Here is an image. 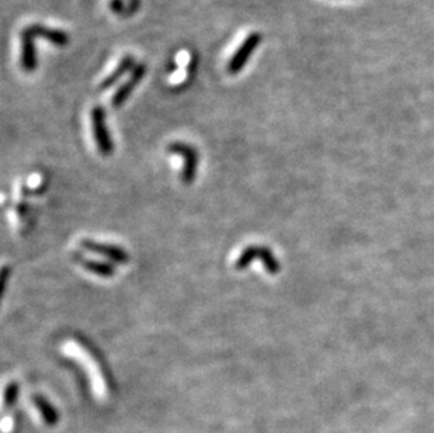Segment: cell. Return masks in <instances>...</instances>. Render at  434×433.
I'll list each match as a JSON object with an SVG mask.
<instances>
[{
	"mask_svg": "<svg viewBox=\"0 0 434 433\" xmlns=\"http://www.w3.org/2000/svg\"><path fill=\"white\" fill-rule=\"evenodd\" d=\"M254 259H260L265 265V269L270 274H277L280 272V265L277 262V259L274 257V255L272 253V250L266 246H257V245H252L243 249L241 256L237 259L235 269L237 270L246 269L254 261Z\"/></svg>",
	"mask_w": 434,
	"mask_h": 433,
	"instance_id": "obj_1",
	"label": "cell"
},
{
	"mask_svg": "<svg viewBox=\"0 0 434 433\" xmlns=\"http://www.w3.org/2000/svg\"><path fill=\"white\" fill-rule=\"evenodd\" d=\"M93 135L99 152L103 156H110L114 152V143L110 137L107 123H106V110L101 106H95L91 111Z\"/></svg>",
	"mask_w": 434,
	"mask_h": 433,
	"instance_id": "obj_2",
	"label": "cell"
},
{
	"mask_svg": "<svg viewBox=\"0 0 434 433\" xmlns=\"http://www.w3.org/2000/svg\"><path fill=\"white\" fill-rule=\"evenodd\" d=\"M167 151L170 154L179 155L184 159L183 170H182V182L184 185H191L197 175V166H198V152L194 147L189 145L186 142H171L167 147Z\"/></svg>",
	"mask_w": 434,
	"mask_h": 433,
	"instance_id": "obj_3",
	"label": "cell"
},
{
	"mask_svg": "<svg viewBox=\"0 0 434 433\" xmlns=\"http://www.w3.org/2000/svg\"><path fill=\"white\" fill-rule=\"evenodd\" d=\"M262 44V34L260 33H250L243 43L241 44V47L237 49V52L230 58V61L228 62V72L230 75H238L245 65L249 62L250 56L253 55L254 49Z\"/></svg>",
	"mask_w": 434,
	"mask_h": 433,
	"instance_id": "obj_4",
	"label": "cell"
},
{
	"mask_svg": "<svg viewBox=\"0 0 434 433\" xmlns=\"http://www.w3.org/2000/svg\"><path fill=\"white\" fill-rule=\"evenodd\" d=\"M36 38H37V36L33 33L30 25H27L25 28H23L21 33H20V41H21L20 65L25 72H34L38 67Z\"/></svg>",
	"mask_w": 434,
	"mask_h": 433,
	"instance_id": "obj_5",
	"label": "cell"
},
{
	"mask_svg": "<svg viewBox=\"0 0 434 433\" xmlns=\"http://www.w3.org/2000/svg\"><path fill=\"white\" fill-rule=\"evenodd\" d=\"M80 246L82 249L88 250V252H93L97 255H101L110 261H112L114 264L119 265H127L130 262V255L125 249L117 246V245H111V244H104V242H97L95 239H88L84 238L80 241Z\"/></svg>",
	"mask_w": 434,
	"mask_h": 433,
	"instance_id": "obj_6",
	"label": "cell"
},
{
	"mask_svg": "<svg viewBox=\"0 0 434 433\" xmlns=\"http://www.w3.org/2000/svg\"><path fill=\"white\" fill-rule=\"evenodd\" d=\"M145 73H147V65H145V64H136L135 68L131 71V76L112 95L111 106L114 108H120V107L124 106V103L128 100V97L135 91L138 83L143 79Z\"/></svg>",
	"mask_w": 434,
	"mask_h": 433,
	"instance_id": "obj_7",
	"label": "cell"
},
{
	"mask_svg": "<svg viewBox=\"0 0 434 433\" xmlns=\"http://www.w3.org/2000/svg\"><path fill=\"white\" fill-rule=\"evenodd\" d=\"M73 261L76 264H79L84 270H88L99 277H103V279H110L114 276L115 273V268L110 264H106V262H99V261H93V259H88L84 257L82 253H77L75 252L72 255Z\"/></svg>",
	"mask_w": 434,
	"mask_h": 433,
	"instance_id": "obj_8",
	"label": "cell"
},
{
	"mask_svg": "<svg viewBox=\"0 0 434 433\" xmlns=\"http://www.w3.org/2000/svg\"><path fill=\"white\" fill-rule=\"evenodd\" d=\"M30 27L37 38H44L56 47H65L69 44V36L62 30H56V28H51L40 23L30 24Z\"/></svg>",
	"mask_w": 434,
	"mask_h": 433,
	"instance_id": "obj_9",
	"label": "cell"
},
{
	"mask_svg": "<svg viewBox=\"0 0 434 433\" xmlns=\"http://www.w3.org/2000/svg\"><path fill=\"white\" fill-rule=\"evenodd\" d=\"M32 402L33 406L37 408L43 422L47 425V426H55L58 422H60V414H58V411L53 408L52 403L43 395L40 394H36L32 397Z\"/></svg>",
	"mask_w": 434,
	"mask_h": 433,
	"instance_id": "obj_10",
	"label": "cell"
},
{
	"mask_svg": "<svg viewBox=\"0 0 434 433\" xmlns=\"http://www.w3.org/2000/svg\"><path fill=\"white\" fill-rule=\"evenodd\" d=\"M135 65H136V62H135V58H134L132 55H125V56H123L120 64L117 65V68L114 69V72H111V73L101 82L100 89H101V91L110 89L111 86L117 83L127 72L132 71V69L135 68Z\"/></svg>",
	"mask_w": 434,
	"mask_h": 433,
	"instance_id": "obj_11",
	"label": "cell"
},
{
	"mask_svg": "<svg viewBox=\"0 0 434 433\" xmlns=\"http://www.w3.org/2000/svg\"><path fill=\"white\" fill-rule=\"evenodd\" d=\"M19 384L17 383H10L8 384L6 390H5V394H3V406L5 407H12L16 403L17 401V397H19Z\"/></svg>",
	"mask_w": 434,
	"mask_h": 433,
	"instance_id": "obj_12",
	"label": "cell"
},
{
	"mask_svg": "<svg viewBox=\"0 0 434 433\" xmlns=\"http://www.w3.org/2000/svg\"><path fill=\"white\" fill-rule=\"evenodd\" d=\"M110 9L119 16H127V6L124 0H110Z\"/></svg>",
	"mask_w": 434,
	"mask_h": 433,
	"instance_id": "obj_13",
	"label": "cell"
},
{
	"mask_svg": "<svg viewBox=\"0 0 434 433\" xmlns=\"http://www.w3.org/2000/svg\"><path fill=\"white\" fill-rule=\"evenodd\" d=\"M139 5H141V0H128V5H127V16H132L138 12L139 9Z\"/></svg>",
	"mask_w": 434,
	"mask_h": 433,
	"instance_id": "obj_14",
	"label": "cell"
}]
</instances>
